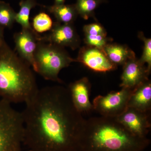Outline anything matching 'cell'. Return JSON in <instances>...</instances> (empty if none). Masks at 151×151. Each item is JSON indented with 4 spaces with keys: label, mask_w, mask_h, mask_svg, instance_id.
Segmentation results:
<instances>
[{
    "label": "cell",
    "mask_w": 151,
    "mask_h": 151,
    "mask_svg": "<svg viewBox=\"0 0 151 151\" xmlns=\"http://www.w3.org/2000/svg\"><path fill=\"white\" fill-rule=\"evenodd\" d=\"M16 14L8 4L0 1V26L11 28L15 22Z\"/></svg>",
    "instance_id": "d6986e66"
},
{
    "label": "cell",
    "mask_w": 151,
    "mask_h": 151,
    "mask_svg": "<svg viewBox=\"0 0 151 151\" xmlns=\"http://www.w3.org/2000/svg\"><path fill=\"white\" fill-rule=\"evenodd\" d=\"M4 28L0 26V45L5 41L4 33Z\"/></svg>",
    "instance_id": "603a6c76"
},
{
    "label": "cell",
    "mask_w": 151,
    "mask_h": 151,
    "mask_svg": "<svg viewBox=\"0 0 151 151\" xmlns=\"http://www.w3.org/2000/svg\"><path fill=\"white\" fill-rule=\"evenodd\" d=\"M148 138L132 135L115 118L94 117L85 119L79 141L80 151H143Z\"/></svg>",
    "instance_id": "7a4b0ae2"
},
{
    "label": "cell",
    "mask_w": 151,
    "mask_h": 151,
    "mask_svg": "<svg viewBox=\"0 0 151 151\" xmlns=\"http://www.w3.org/2000/svg\"><path fill=\"white\" fill-rule=\"evenodd\" d=\"M64 48L69 47L75 50L79 47L80 37L73 24H65L55 22L49 33L40 40Z\"/></svg>",
    "instance_id": "ba28073f"
},
{
    "label": "cell",
    "mask_w": 151,
    "mask_h": 151,
    "mask_svg": "<svg viewBox=\"0 0 151 151\" xmlns=\"http://www.w3.org/2000/svg\"><path fill=\"white\" fill-rule=\"evenodd\" d=\"M27 151H29V150H27Z\"/></svg>",
    "instance_id": "d4e9b609"
},
{
    "label": "cell",
    "mask_w": 151,
    "mask_h": 151,
    "mask_svg": "<svg viewBox=\"0 0 151 151\" xmlns=\"http://www.w3.org/2000/svg\"><path fill=\"white\" fill-rule=\"evenodd\" d=\"M138 37L144 42L142 55L139 59L143 64L147 63V68L149 73L151 71V39L145 37L142 32L138 33Z\"/></svg>",
    "instance_id": "ffe728a7"
},
{
    "label": "cell",
    "mask_w": 151,
    "mask_h": 151,
    "mask_svg": "<svg viewBox=\"0 0 151 151\" xmlns=\"http://www.w3.org/2000/svg\"><path fill=\"white\" fill-rule=\"evenodd\" d=\"M34 58L33 70L45 80L59 83L63 82L58 77L60 70L76 62L65 48L41 40L37 41Z\"/></svg>",
    "instance_id": "277c9868"
},
{
    "label": "cell",
    "mask_w": 151,
    "mask_h": 151,
    "mask_svg": "<svg viewBox=\"0 0 151 151\" xmlns=\"http://www.w3.org/2000/svg\"><path fill=\"white\" fill-rule=\"evenodd\" d=\"M74 107L81 114L94 111L93 104L89 99L91 84L86 77L70 83L67 88Z\"/></svg>",
    "instance_id": "7c38bea8"
},
{
    "label": "cell",
    "mask_w": 151,
    "mask_h": 151,
    "mask_svg": "<svg viewBox=\"0 0 151 151\" xmlns=\"http://www.w3.org/2000/svg\"><path fill=\"white\" fill-rule=\"evenodd\" d=\"M132 91L122 88L119 91H111L105 95H98L93 100V109L103 117L116 118L128 108Z\"/></svg>",
    "instance_id": "8992f818"
},
{
    "label": "cell",
    "mask_w": 151,
    "mask_h": 151,
    "mask_svg": "<svg viewBox=\"0 0 151 151\" xmlns=\"http://www.w3.org/2000/svg\"><path fill=\"white\" fill-rule=\"evenodd\" d=\"M112 41L107 36L92 35L85 34L84 41L86 45L103 50L104 47Z\"/></svg>",
    "instance_id": "44dd1931"
},
{
    "label": "cell",
    "mask_w": 151,
    "mask_h": 151,
    "mask_svg": "<svg viewBox=\"0 0 151 151\" xmlns=\"http://www.w3.org/2000/svg\"><path fill=\"white\" fill-rule=\"evenodd\" d=\"M38 89L31 66L4 41L0 45V98L26 103Z\"/></svg>",
    "instance_id": "3957f363"
},
{
    "label": "cell",
    "mask_w": 151,
    "mask_h": 151,
    "mask_svg": "<svg viewBox=\"0 0 151 151\" xmlns=\"http://www.w3.org/2000/svg\"><path fill=\"white\" fill-rule=\"evenodd\" d=\"M84 34L92 35L107 36L106 30L100 23H94L85 25L83 27Z\"/></svg>",
    "instance_id": "7402d4cb"
},
{
    "label": "cell",
    "mask_w": 151,
    "mask_h": 151,
    "mask_svg": "<svg viewBox=\"0 0 151 151\" xmlns=\"http://www.w3.org/2000/svg\"><path fill=\"white\" fill-rule=\"evenodd\" d=\"M23 145L31 151H80L85 119L73 105L67 88L38 89L25 103Z\"/></svg>",
    "instance_id": "6da1fadb"
},
{
    "label": "cell",
    "mask_w": 151,
    "mask_h": 151,
    "mask_svg": "<svg viewBox=\"0 0 151 151\" xmlns=\"http://www.w3.org/2000/svg\"><path fill=\"white\" fill-rule=\"evenodd\" d=\"M76 60L95 72L105 73L116 70L117 68L102 50L87 45L80 49Z\"/></svg>",
    "instance_id": "9c48e42d"
},
{
    "label": "cell",
    "mask_w": 151,
    "mask_h": 151,
    "mask_svg": "<svg viewBox=\"0 0 151 151\" xmlns=\"http://www.w3.org/2000/svg\"><path fill=\"white\" fill-rule=\"evenodd\" d=\"M114 65H123L129 60L136 57L132 50L126 45L116 43L107 44L102 50Z\"/></svg>",
    "instance_id": "5bb4252c"
},
{
    "label": "cell",
    "mask_w": 151,
    "mask_h": 151,
    "mask_svg": "<svg viewBox=\"0 0 151 151\" xmlns=\"http://www.w3.org/2000/svg\"><path fill=\"white\" fill-rule=\"evenodd\" d=\"M37 4L35 0H21L19 3L20 9L17 13L15 22L24 29H33L29 22V14L32 9Z\"/></svg>",
    "instance_id": "2e32d148"
},
{
    "label": "cell",
    "mask_w": 151,
    "mask_h": 151,
    "mask_svg": "<svg viewBox=\"0 0 151 151\" xmlns=\"http://www.w3.org/2000/svg\"><path fill=\"white\" fill-rule=\"evenodd\" d=\"M41 36L33 29H22L21 31L14 34L15 48L18 55L32 68L35 67V52L38 41Z\"/></svg>",
    "instance_id": "30bf717a"
},
{
    "label": "cell",
    "mask_w": 151,
    "mask_h": 151,
    "mask_svg": "<svg viewBox=\"0 0 151 151\" xmlns=\"http://www.w3.org/2000/svg\"><path fill=\"white\" fill-rule=\"evenodd\" d=\"M54 23L50 16L45 12H40L34 17L32 20V29L36 33H42L50 31Z\"/></svg>",
    "instance_id": "ac0fdd59"
},
{
    "label": "cell",
    "mask_w": 151,
    "mask_h": 151,
    "mask_svg": "<svg viewBox=\"0 0 151 151\" xmlns=\"http://www.w3.org/2000/svg\"><path fill=\"white\" fill-rule=\"evenodd\" d=\"M128 107L149 113L151 109V81L149 79L133 89Z\"/></svg>",
    "instance_id": "4fadbf2b"
},
{
    "label": "cell",
    "mask_w": 151,
    "mask_h": 151,
    "mask_svg": "<svg viewBox=\"0 0 151 151\" xmlns=\"http://www.w3.org/2000/svg\"><path fill=\"white\" fill-rule=\"evenodd\" d=\"M149 113L128 107L126 111L115 119L132 135L146 138L151 128Z\"/></svg>",
    "instance_id": "52a82bcc"
},
{
    "label": "cell",
    "mask_w": 151,
    "mask_h": 151,
    "mask_svg": "<svg viewBox=\"0 0 151 151\" xmlns=\"http://www.w3.org/2000/svg\"><path fill=\"white\" fill-rule=\"evenodd\" d=\"M105 0H77L75 6L77 13L84 19H95L94 11Z\"/></svg>",
    "instance_id": "e0dca14e"
},
{
    "label": "cell",
    "mask_w": 151,
    "mask_h": 151,
    "mask_svg": "<svg viewBox=\"0 0 151 151\" xmlns=\"http://www.w3.org/2000/svg\"><path fill=\"white\" fill-rule=\"evenodd\" d=\"M65 0H55V5H61L64 4Z\"/></svg>",
    "instance_id": "cb8c5ba5"
},
{
    "label": "cell",
    "mask_w": 151,
    "mask_h": 151,
    "mask_svg": "<svg viewBox=\"0 0 151 151\" xmlns=\"http://www.w3.org/2000/svg\"><path fill=\"white\" fill-rule=\"evenodd\" d=\"M123 66L122 82L120 85L122 88L133 90L149 80L150 73L148 71L147 66L136 57L129 60Z\"/></svg>",
    "instance_id": "8fae6325"
},
{
    "label": "cell",
    "mask_w": 151,
    "mask_h": 151,
    "mask_svg": "<svg viewBox=\"0 0 151 151\" xmlns=\"http://www.w3.org/2000/svg\"><path fill=\"white\" fill-rule=\"evenodd\" d=\"M47 9L53 15L57 22L60 23L73 24L78 15L74 4H54L47 7Z\"/></svg>",
    "instance_id": "9a60e30c"
},
{
    "label": "cell",
    "mask_w": 151,
    "mask_h": 151,
    "mask_svg": "<svg viewBox=\"0 0 151 151\" xmlns=\"http://www.w3.org/2000/svg\"><path fill=\"white\" fill-rule=\"evenodd\" d=\"M24 129L21 112L0 98V151H22Z\"/></svg>",
    "instance_id": "5b68a950"
}]
</instances>
